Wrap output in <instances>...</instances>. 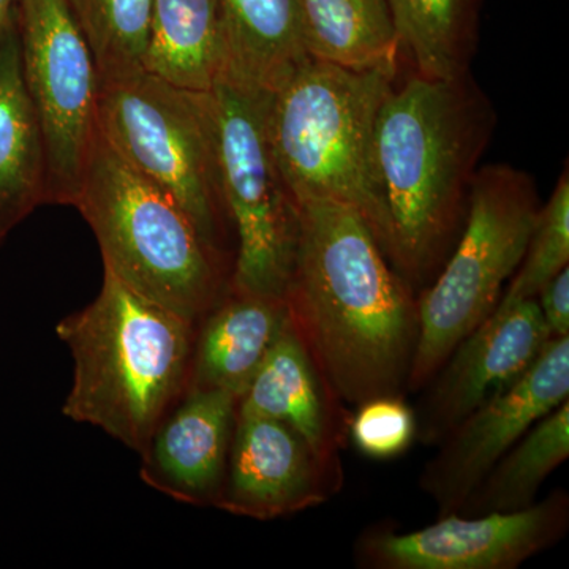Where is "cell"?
Returning <instances> with one entry per match:
<instances>
[{"instance_id":"obj_2","label":"cell","mask_w":569,"mask_h":569,"mask_svg":"<svg viewBox=\"0 0 569 569\" xmlns=\"http://www.w3.org/2000/svg\"><path fill=\"white\" fill-rule=\"evenodd\" d=\"M496 112L470 73L413 71L378 112L372 183L387 228V258L411 288H426L458 242L471 183Z\"/></svg>"},{"instance_id":"obj_7","label":"cell","mask_w":569,"mask_h":569,"mask_svg":"<svg viewBox=\"0 0 569 569\" xmlns=\"http://www.w3.org/2000/svg\"><path fill=\"white\" fill-rule=\"evenodd\" d=\"M97 126L134 171L181 204L213 249L233 260L208 91L146 69L99 80Z\"/></svg>"},{"instance_id":"obj_12","label":"cell","mask_w":569,"mask_h":569,"mask_svg":"<svg viewBox=\"0 0 569 569\" xmlns=\"http://www.w3.org/2000/svg\"><path fill=\"white\" fill-rule=\"evenodd\" d=\"M552 339L537 299L497 307L427 385L417 437L440 443L471 411L515 383Z\"/></svg>"},{"instance_id":"obj_18","label":"cell","mask_w":569,"mask_h":569,"mask_svg":"<svg viewBox=\"0 0 569 569\" xmlns=\"http://www.w3.org/2000/svg\"><path fill=\"white\" fill-rule=\"evenodd\" d=\"M43 204L47 160L39 121L22 77L14 9L0 31V246Z\"/></svg>"},{"instance_id":"obj_13","label":"cell","mask_w":569,"mask_h":569,"mask_svg":"<svg viewBox=\"0 0 569 569\" xmlns=\"http://www.w3.org/2000/svg\"><path fill=\"white\" fill-rule=\"evenodd\" d=\"M305 438L284 422L238 415L217 509L257 520L298 515L342 488Z\"/></svg>"},{"instance_id":"obj_1","label":"cell","mask_w":569,"mask_h":569,"mask_svg":"<svg viewBox=\"0 0 569 569\" xmlns=\"http://www.w3.org/2000/svg\"><path fill=\"white\" fill-rule=\"evenodd\" d=\"M284 291L291 325L346 406L403 396L419 337L418 296L362 217L339 201H298Z\"/></svg>"},{"instance_id":"obj_23","label":"cell","mask_w":569,"mask_h":569,"mask_svg":"<svg viewBox=\"0 0 569 569\" xmlns=\"http://www.w3.org/2000/svg\"><path fill=\"white\" fill-rule=\"evenodd\" d=\"M91 48L99 80L146 69L152 0H66Z\"/></svg>"},{"instance_id":"obj_24","label":"cell","mask_w":569,"mask_h":569,"mask_svg":"<svg viewBox=\"0 0 569 569\" xmlns=\"http://www.w3.org/2000/svg\"><path fill=\"white\" fill-rule=\"evenodd\" d=\"M568 261L569 178L568 168H565L552 197L548 203L539 208L537 223L531 231L526 253L497 307L537 299L539 290L563 271Z\"/></svg>"},{"instance_id":"obj_16","label":"cell","mask_w":569,"mask_h":569,"mask_svg":"<svg viewBox=\"0 0 569 569\" xmlns=\"http://www.w3.org/2000/svg\"><path fill=\"white\" fill-rule=\"evenodd\" d=\"M287 320L283 298L228 288L197 325L187 389L244 395Z\"/></svg>"},{"instance_id":"obj_6","label":"cell","mask_w":569,"mask_h":569,"mask_svg":"<svg viewBox=\"0 0 569 569\" xmlns=\"http://www.w3.org/2000/svg\"><path fill=\"white\" fill-rule=\"evenodd\" d=\"M539 208L537 186L526 171L508 164L477 171L458 242L418 296L419 337L408 391L426 388L455 348L496 310L526 253Z\"/></svg>"},{"instance_id":"obj_4","label":"cell","mask_w":569,"mask_h":569,"mask_svg":"<svg viewBox=\"0 0 569 569\" xmlns=\"http://www.w3.org/2000/svg\"><path fill=\"white\" fill-rule=\"evenodd\" d=\"M77 208L112 272L138 293L200 323L230 288L233 260L181 204L134 171L97 126Z\"/></svg>"},{"instance_id":"obj_20","label":"cell","mask_w":569,"mask_h":569,"mask_svg":"<svg viewBox=\"0 0 569 569\" xmlns=\"http://www.w3.org/2000/svg\"><path fill=\"white\" fill-rule=\"evenodd\" d=\"M217 0H152L146 70L192 91H209L220 74Z\"/></svg>"},{"instance_id":"obj_5","label":"cell","mask_w":569,"mask_h":569,"mask_svg":"<svg viewBox=\"0 0 569 569\" xmlns=\"http://www.w3.org/2000/svg\"><path fill=\"white\" fill-rule=\"evenodd\" d=\"M399 67L355 70L310 59L271 96L268 134L296 203L307 198L353 208L387 252L372 183L378 112ZM387 254V253H385Z\"/></svg>"},{"instance_id":"obj_26","label":"cell","mask_w":569,"mask_h":569,"mask_svg":"<svg viewBox=\"0 0 569 569\" xmlns=\"http://www.w3.org/2000/svg\"><path fill=\"white\" fill-rule=\"evenodd\" d=\"M541 316L548 326L550 336H569V268L550 279L537 295Z\"/></svg>"},{"instance_id":"obj_3","label":"cell","mask_w":569,"mask_h":569,"mask_svg":"<svg viewBox=\"0 0 569 569\" xmlns=\"http://www.w3.org/2000/svg\"><path fill=\"white\" fill-rule=\"evenodd\" d=\"M56 335L73 359L63 417L141 455L186 395L197 323L103 269L97 298L62 318Z\"/></svg>"},{"instance_id":"obj_9","label":"cell","mask_w":569,"mask_h":569,"mask_svg":"<svg viewBox=\"0 0 569 569\" xmlns=\"http://www.w3.org/2000/svg\"><path fill=\"white\" fill-rule=\"evenodd\" d=\"M22 77L43 140L47 204L74 206L96 138L99 73L66 0H20Z\"/></svg>"},{"instance_id":"obj_10","label":"cell","mask_w":569,"mask_h":569,"mask_svg":"<svg viewBox=\"0 0 569 569\" xmlns=\"http://www.w3.org/2000/svg\"><path fill=\"white\" fill-rule=\"evenodd\" d=\"M568 529L569 497L559 489L519 511L441 516L410 533L372 527L356 541L355 557L370 569H516Z\"/></svg>"},{"instance_id":"obj_25","label":"cell","mask_w":569,"mask_h":569,"mask_svg":"<svg viewBox=\"0 0 569 569\" xmlns=\"http://www.w3.org/2000/svg\"><path fill=\"white\" fill-rule=\"evenodd\" d=\"M350 437L362 455L392 459L406 452L417 438V417L403 396L378 397L361 403L351 417Z\"/></svg>"},{"instance_id":"obj_17","label":"cell","mask_w":569,"mask_h":569,"mask_svg":"<svg viewBox=\"0 0 569 569\" xmlns=\"http://www.w3.org/2000/svg\"><path fill=\"white\" fill-rule=\"evenodd\" d=\"M217 7L219 78L274 93L310 61L301 0H217Z\"/></svg>"},{"instance_id":"obj_22","label":"cell","mask_w":569,"mask_h":569,"mask_svg":"<svg viewBox=\"0 0 569 569\" xmlns=\"http://www.w3.org/2000/svg\"><path fill=\"white\" fill-rule=\"evenodd\" d=\"M481 0H389L400 51L426 78L463 77L477 48Z\"/></svg>"},{"instance_id":"obj_19","label":"cell","mask_w":569,"mask_h":569,"mask_svg":"<svg viewBox=\"0 0 569 569\" xmlns=\"http://www.w3.org/2000/svg\"><path fill=\"white\" fill-rule=\"evenodd\" d=\"M307 52L347 69L399 67V36L389 0H301Z\"/></svg>"},{"instance_id":"obj_11","label":"cell","mask_w":569,"mask_h":569,"mask_svg":"<svg viewBox=\"0 0 569 569\" xmlns=\"http://www.w3.org/2000/svg\"><path fill=\"white\" fill-rule=\"evenodd\" d=\"M569 397V336L550 340L503 391L463 418L427 462L419 486L440 516L458 515L470 493L531 426Z\"/></svg>"},{"instance_id":"obj_27","label":"cell","mask_w":569,"mask_h":569,"mask_svg":"<svg viewBox=\"0 0 569 569\" xmlns=\"http://www.w3.org/2000/svg\"><path fill=\"white\" fill-rule=\"evenodd\" d=\"M18 3H20V0H0V31H2L7 21L10 20V17L13 14L14 9H17Z\"/></svg>"},{"instance_id":"obj_14","label":"cell","mask_w":569,"mask_h":569,"mask_svg":"<svg viewBox=\"0 0 569 569\" xmlns=\"http://www.w3.org/2000/svg\"><path fill=\"white\" fill-rule=\"evenodd\" d=\"M239 397L187 389L141 452L149 488L192 507H217L238 421Z\"/></svg>"},{"instance_id":"obj_8","label":"cell","mask_w":569,"mask_h":569,"mask_svg":"<svg viewBox=\"0 0 569 569\" xmlns=\"http://www.w3.org/2000/svg\"><path fill=\"white\" fill-rule=\"evenodd\" d=\"M208 92L223 200L236 242L230 288L284 299L299 216L269 142L272 93L224 78H217Z\"/></svg>"},{"instance_id":"obj_15","label":"cell","mask_w":569,"mask_h":569,"mask_svg":"<svg viewBox=\"0 0 569 569\" xmlns=\"http://www.w3.org/2000/svg\"><path fill=\"white\" fill-rule=\"evenodd\" d=\"M238 415L277 419L290 426L305 438L326 470L343 481L340 451L350 437L351 417L321 377L290 316L239 397Z\"/></svg>"},{"instance_id":"obj_21","label":"cell","mask_w":569,"mask_h":569,"mask_svg":"<svg viewBox=\"0 0 569 569\" xmlns=\"http://www.w3.org/2000/svg\"><path fill=\"white\" fill-rule=\"evenodd\" d=\"M569 458V400L530 427L460 507L462 516L519 511Z\"/></svg>"}]
</instances>
